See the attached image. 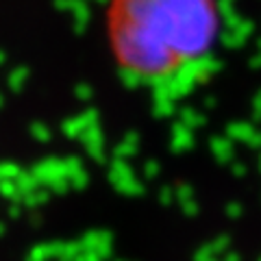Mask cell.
Listing matches in <instances>:
<instances>
[{"mask_svg":"<svg viewBox=\"0 0 261 261\" xmlns=\"http://www.w3.org/2000/svg\"><path fill=\"white\" fill-rule=\"evenodd\" d=\"M109 42L120 68L144 85L187 76L216 44L214 0H113Z\"/></svg>","mask_w":261,"mask_h":261,"instance_id":"6da1fadb","label":"cell"}]
</instances>
